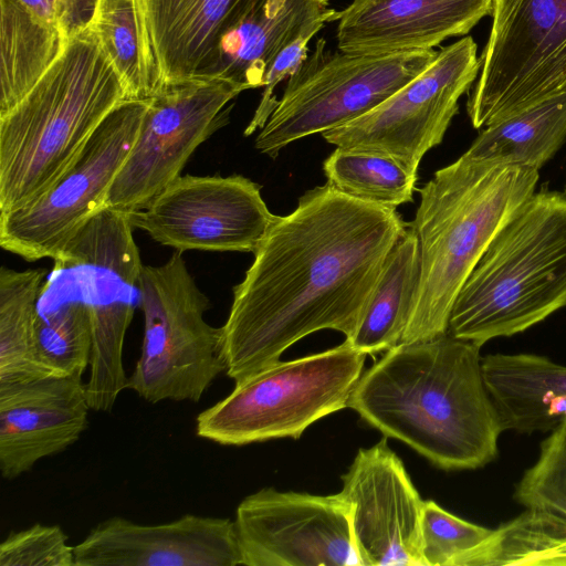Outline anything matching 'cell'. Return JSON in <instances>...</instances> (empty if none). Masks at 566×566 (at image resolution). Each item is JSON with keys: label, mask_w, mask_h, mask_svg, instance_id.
I'll return each mask as SVG.
<instances>
[{"label": "cell", "mask_w": 566, "mask_h": 566, "mask_svg": "<svg viewBox=\"0 0 566 566\" xmlns=\"http://www.w3.org/2000/svg\"><path fill=\"white\" fill-rule=\"evenodd\" d=\"M408 226L396 209L352 198L328 182L305 192L290 214L276 216L233 287L221 326L228 377L242 381L322 329L350 338Z\"/></svg>", "instance_id": "1"}, {"label": "cell", "mask_w": 566, "mask_h": 566, "mask_svg": "<svg viewBox=\"0 0 566 566\" xmlns=\"http://www.w3.org/2000/svg\"><path fill=\"white\" fill-rule=\"evenodd\" d=\"M480 348L449 333L399 343L361 373L347 407L439 469L483 468L504 430Z\"/></svg>", "instance_id": "2"}, {"label": "cell", "mask_w": 566, "mask_h": 566, "mask_svg": "<svg viewBox=\"0 0 566 566\" xmlns=\"http://www.w3.org/2000/svg\"><path fill=\"white\" fill-rule=\"evenodd\" d=\"M538 171L463 154L419 189L410 227L419 242L420 279L400 343L448 333L460 289L497 231L534 193Z\"/></svg>", "instance_id": "3"}, {"label": "cell", "mask_w": 566, "mask_h": 566, "mask_svg": "<svg viewBox=\"0 0 566 566\" xmlns=\"http://www.w3.org/2000/svg\"><path fill=\"white\" fill-rule=\"evenodd\" d=\"M125 99L91 24L72 35L33 88L0 116V212L48 191Z\"/></svg>", "instance_id": "4"}, {"label": "cell", "mask_w": 566, "mask_h": 566, "mask_svg": "<svg viewBox=\"0 0 566 566\" xmlns=\"http://www.w3.org/2000/svg\"><path fill=\"white\" fill-rule=\"evenodd\" d=\"M566 306V195L533 193L491 240L452 305L448 333L482 347Z\"/></svg>", "instance_id": "5"}, {"label": "cell", "mask_w": 566, "mask_h": 566, "mask_svg": "<svg viewBox=\"0 0 566 566\" xmlns=\"http://www.w3.org/2000/svg\"><path fill=\"white\" fill-rule=\"evenodd\" d=\"M366 356L344 340L321 353L277 361L235 382L227 397L201 411L196 433L222 446L298 439L318 419L347 407Z\"/></svg>", "instance_id": "6"}, {"label": "cell", "mask_w": 566, "mask_h": 566, "mask_svg": "<svg viewBox=\"0 0 566 566\" xmlns=\"http://www.w3.org/2000/svg\"><path fill=\"white\" fill-rule=\"evenodd\" d=\"M140 307L144 337L127 389L151 403L199 401L227 370L222 327L205 319L211 303L180 252L161 265L143 266Z\"/></svg>", "instance_id": "7"}, {"label": "cell", "mask_w": 566, "mask_h": 566, "mask_svg": "<svg viewBox=\"0 0 566 566\" xmlns=\"http://www.w3.org/2000/svg\"><path fill=\"white\" fill-rule=\"evenodd\" d=\"M133 230L127 212L104 207L53 259L71 272L90 313L92 352L85 389L94 411H112L127 389L124 340L140 305L144 266Z\"/></svg>", "instance_id": "8"}, {"label": "cell", "mask_w": 566, "mask_h": 566, "mask_svg": "<svg viewBox=\"0 0 566 566\" xmlns=\"http://www.w3.org/2000/svg\"><path fill=\"white\" fill-rule=\"evenodd\" d=\"M413 50L384 54L331 52L325 39L287 77L284 92L255 138V148L275 158L301 138L343 126L377 107L436 59Z\"/></svg>", "instance_id": "9"}, {"label": "cell", "mask_w": 566, "mask_h": 566, "mask_svg": "<svg viewBox=\"0 0 566 566\" xmlns=\"http://www.w3.org/2000/svg\"><path fill=\"white\" fill-rule=\"evenodd\" d=\"M491 15L467 104L474 128L566 94V0H492Z\"/></svg>", "instance_id": "10"}, {"label": "cell", "mask_w": 566, "mask_h": 566, "mask_svg": "<svg viewBox=\"0 0 566 566\" xmlns=\"http://www.w3.org/2000/svg\"><path fill=\"white\" fill-rule=\"evenodd\" d=\"M148 98L125 99L103 120L65 172L34 201L0 212V245L27 261L54 259L104 208L135 144Z\"/></svg>", "instance_id": "11"}, {"label": "cell", "mask_w": 566, "mask_h": 566, "mask_svg": "<svg viewBox=\"0 0 566 566\" xmlns=\"http://www.w3.org/2000/svg\"><path fill=\"white\" fill-rule=\"evenodd\" d=\"M245 90L228 78L197 77L156 91L104 207L132 212L148 203L180 176L198 146L228 123L227 105Z\"/></svg>", "instance_id": "12"}, {"label": "cell", "mask_w": 566, "mask_h": 566, "mask_svg": "<svg viewBox=\"0 0 566 566\" xmlns=\"http://www.w3.org/2000/svg\"><path fill=\"white\" fill-rule=\"evenodd\" d=\"M480 69L476 43L467 35L441 49L431 64L377 107L321 135L338 148L389 156L417 175L423 156L441 144Z\"/></svg>", "instance_id": "13"}, {"label": "cell", "mask_w": 566, "mask_h": 566, "mask_svg": "<svg viewBox=\"0 0 566 566\" xmlns=\"http://www.w3.org/2000/svg\"><path fill=\"white\" fill-rule=\"evenodd\" d=\"M134 228L178 252H252L275 219L261 187L242 175L179 176L143 208Z\"/></svg>", "instance_id": "14"}, {"label": "cell", "mask_w": 566, "mask_h": 566, "mask_svg": "<svg viewBox=\"0 0 566 566\" xmlns=\"http://www.w3.org/2000/svg\"><path fill=\"white\" fill-rule=\"evenodd\" d=\"M241 565L361 566L349 504L339 495L264 488L237 507Z\"/></svg>", "instance_id": "15"}, {"label": "cell", "mask_w": 566, "mask_h": 566, "mask_svg": "<svg viewBox=\"0 0 566 566\" xmlns=\"http://www.w3.org/2000/svg\"><path fill=\"white\" fill-rule=\"evenodd\" d=\"M361 566H426L420 497L400 458L381 439L359 449L342 476Z\"/></svg>", "instance_id": "16"}, {"label": "cell", "mask_w": 566, "mask_h": 566, "mask_svg": "<svg viewBox=\"0 0 566 566\" xmlns=\"http://www.w3.org/2000/svg\"><path fill=\"white\" fill-rule=\"evenodd\" d=\"M75 566H237L241 555L229 518L185 514L160 524L113 516L74 546Z\"/></svg>", "instance_id": "17"}, {"label": "cell", "mask_w": 566, "mask_h": 566, "mask_svg": "<svg viewBox=\"0 0 566 566\" xmlns=\"http://www.w3.org/2000/svg\"><path fill=\"white\" fill-rule=\"evenodd\" d=\"M259 0H134L149 97L169 84L211 77L221 38Z\"/></svg>", "instance_id": "18"}, {"label": "cell", "mask_w": 566, "mask_h": 566, "mask_svg": "<svg viewBox=\"0 0 566 566\" xmlns=\"http://www.w3.org/2000/svg\"><path fill=\"white\" fill-rule=\"evenodd\" d=\"M82 374L0 384V473L14 480L63 452L88 427Z\"/></svg>", "instance_id": "19"}, {"label": "cell", "mask_w": 566, "mask_h": 566, "mask_svg": "<svg viewBox=\"0 0 566 566\" xmlns=\"http://www.w3.org/2000/svg\"><path fill=\"white\" fill-rule=\"evenodd\" d=\"M491 11L492 0H353L337 12V46L353 54L430 50L468 34Z\"/></svg>", "instance_id": "20"}, {"label": "cell", "mask_w": 566, "mask_h": 566, "mask_svg": "<svg viewBox=\"0 0 566 566\" xmlns=\"http://www.w3.org/2000/svg\"><path fill=\"white\" fill-rule=\"evenodd\" d=\"M328 0H259L221 38L211 77L263 87L279 53L307 29L336 21Z\"/></svg>", "instance_id": "21"}, {"label": "cell", "mask_w": 566, "mask_h": 566, "mask_svg": "<svg viewBox=\"0 0 566 566\" xmlns=\"http://www.w3.org/2000/svg\"><path fill=\"white\" fill-rule=\"evenodd\" d=\"M482 369L504 431L547 432L566 417L565 365L536 354H491Z\"/></svg>", "instance_id": "22"}, {"label": "cell", "mask_w": 566, "mask_h": 566, "mask_svg": "<svg viewBox=\"0 0 566 566\" xmlns=\"http://www.w3.org/2000/svg\"><path fill=\"white\" fill-rule=\"evenodd\" d=\"M419 279V242L409 222L386 256L356 332L345 340L371 356L398 345L408 325Z\"/></svg>", "instance_id": "23"}, {"label": "cell", "mask_w": 566, "mask_h": 566, "mask_svg": "<svg viewBox=\"0 0 566 566\" xmlns=\"http://www.w3.org/2000/svg\"><path fill=\"white\" fill-rule=\"evenodd\" d=\"M35 339L42 363L55 376L83 375L90 366V313L73 275L56 261L39 295Z\"/></svg>", "instance_id": "24"}, {"label": "cell", "mask_w": 566, "mask_h": 566, "mask_svg": "<svg viewBox=\"0 0 566 566\" xmlns=\"http://www.w3.org/2000/svg\"><path fill=\"white\" fill-rule=\"evenodd\" d=\"M0 116L10 112L64 50L67 39L14 0H0Z\"/></svg>", "instance_id": "25"}, {"label": "cell", "mask_w": 566, "mask_h": 566, "mask_svg": "<svg viewBox=\"0 0 566 566\" xmlns=\"http://www.w3.org/2000/svg\"><path fill=\"white\" fill-rule=\"evenodd\" d=\"M566 139V94L486 126L465 156L497 165L539 170Z\"/></svg>", "instance_id": "26"}, {"label": "cell", "mask_w": 566, "mask_h": 566, "mask_svg": "<svg viewBox=\"0 0 566 566\" xmlns=\"http://www.w3.org/2000/svg\"><path fill=\"white\" fill-rule=\"evenodd\" d=\"M43 269H0V384L55 376L41 360L35 339Z\"/></svg>", "instance_id": "27"}, {"label": "cell", "mask_w": 566, "mask_h": 566, "mask_svg": "<svg viewBox=\"0 0 566 566\" xmlns=\"http://www.w3.org/2000/svg\"><path fill=\"white\" fill-rule=\"evenodd\" d=\"M525 509L492 530L462 566L566 565V515L546 509Z\"/></svg>", "instance_id": "28"}, {"label": "cell", "mask_w": 566, "mask_h": 566, "mask_svg": "<svg viewBox=\"0 0 566 566\" xmlns=\"http://www.w3.org/2000/svg\"><path fill=\"white\" fill-rule=\"evenodd\" d=\"M327 182L352 198L396 209L411 202L418 176L394 158L336 148L323 163Z\"/></svg>", "instance_id": "29"}, {"label": "cell", "mask_w": 566, "mask_h": 566, "mask_svg": "<svg viewBox=\"0 0 566 566\" xmlns=\"http://www.w3.org/2000/svg\"><path fill=\"white\" fill-rule=\"evenodd\" d=\"M91 27L122 80L126 98H149L134 0H98Z\"/></svg>", "instance_id": "30"}, {"label": "cell", "mask_w": 566, "mask_h": 566, "mask_svg": "<svg viewBox=\"0 0 566 566\" xmlns=\"http://www.w3.org/2000/svg\"><path fill=\"white\" fill-rule=\"evenodd\" d=\"M484 527L442 509L432 500L423 502L421 554L426 566H462L465 557L491 534Z\"/></svg>", "instance_id": "31"}, {"label": "cell", "mask_w": 566, "mask_h": 566, "mask_svg": "<svg viewBox=\"0 0 566 566\" xmlns=\"http://www.w3.org/2000/svg\"><path fill=\"white\" fill-rule=\"evenodd\" d=\"M549 432L536 462L517 482L514 499L524 507L566 515V417Z\"/></svg>", "instance_id": "32"}, {"label": "cell", "mask_w": 566, "mask_h": 566, "mask_svg": "<svg viewBox=\"0 0 566 566\" xmlns=\"http://www.w3.org/2000/svg\"><path fill=\"white\" fill-rule=\"evenodd\" d=\"M0 566H75L74 546L59 525L36 523L1 542Z\"/></svg>", "instance_id": "33"}, {"label": "cell", "mask_w": 566, "mask_h": 566, "mask_svg": "<svg viewBox=\"0 0 566 566\" xmlns=\"http://www.w3.org/2000/svg\"><path fill=\"white\" fill-rule=\"evenodd\" d=\"M323 28L324 25L317 24L307 29L292 43L285 46L275 57L266 74L260 103L244 130V135L249 136L264 126L279 103L274 94V88L280 82L289 77L303 62L307 56V45L310 41Z\"/></svg>", "instance_id": "34"}, {"label": "cell", "mask_w": 566, "mask_h": 566, "mask_svg": "<svg viewBox=\"0 0 566 566\" xmlns=\"http://www.w3.org/2000/svg\"><path fill=\"white\" fill-rule=\"evenodd\" d=\"M98 0H55V22L65 39L86 29Z\"/></svg>", "instance_id": "35"}, {"label": "cell", "mask_w": 566, "mask_h": 566, "mask_svg": "<svg viewBox=\"0 0 566 566\" xmlns=\"http://www.w3.org/2000/svg\"><path fill=\"white\" fill-rule=\"evenodd\" d=\"M39 19L56 24L55 22V0H14Z\"/></svg>", "instance_id": "36"}]
</instances>
